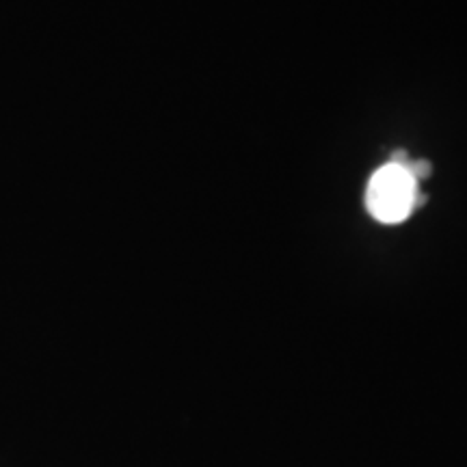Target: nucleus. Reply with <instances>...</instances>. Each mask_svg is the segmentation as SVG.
<instances>
[{
	"mask_svg": "<svg viewBox=\"0 0 467 467\" xmlns=\"http://www.w3.org/2000/svg\"><path fill=\"white\" fill-rule=\"evenodd\" d=\"M426 195L407 167L388 162L372 173L366 186V210L385 225L402 223L424 206Z\"/></svg>",
	"mask_w": 467,
	"mask_h": 467,
	"instance_id": "obj_1",
	"label": "nucleus"
},
{
	"mask_svg": "<svg viewBox=\"0 0 467 467\" xmlns=\"http://www.w3.org/2000/svg\"><path fill=\"white\" fill-rule=\"evenodd\" d=\"M407 169H409V173H411L413 178H416L420 184H422L424 180L429 178L431 173H433V167H431V162H429V161H420V159H416V161H409Z\"/></svg>",
	"mask_w": 467,
	"mask_h": 467,
	"instance_id": "obj_2",
	"label": "nucleus"
}]
</instances>
